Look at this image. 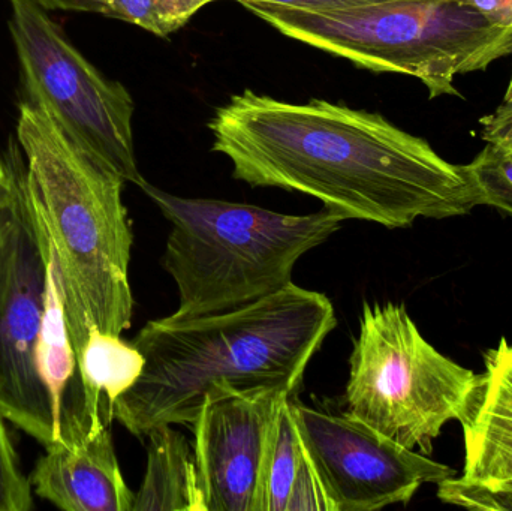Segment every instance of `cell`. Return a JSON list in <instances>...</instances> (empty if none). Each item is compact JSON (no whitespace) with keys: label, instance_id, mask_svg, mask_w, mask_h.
Masks as SVG:
<instances>
[{"label":"cell","instance_id":"cell-13","mask_svg":"<svg viewBox=\"0 0 512 511\" xmlns=\"http://www.w3.org/2000/svg\"><path fill=\"white\" fill-rule=\"evenodd\" d=\"M258 511H331L298 432L294 395H283L274 414L262 465Z\"/></svg>","mask_w":512,"mask_h":511},{"label":"cell","instance_id":"cell-6","mask_svg":"<svg viewBox=\"0 0 512 511\" xmlns=\"http://www.w3.org/2000/svg\"><path fill=\"white\" fill-rule=\"evenodd\" d=\"M477 378L427 342L405 306L364 303L343 411L429 455L444 426L462 416Z\"/></svg>","mask_w":512,"mask_h":511},{"label":"cell","instance_id":"cell-22","mask_svg":"<svg viewBox=\"0 0 512 511\" xmlns=\"http://www.w3.org/2000/svg\"><path fill=\"white\" fill-rule=\"evenodd\" d=\"M243 3H270V5L289 6V8L306 9V11H334V9L352 8L376 0H234Z\"/></svg>","mask_w":512,"mask_h":511},{"label":"cell","instance_id":"cell-16","mask_svg":"<svg viewBox=\"0 0 512 511\" xmlns=\"http://www.w3.org/2000/svg\"><path fill=\"white\" fill-rule=\"evenodd\" d=\"M213 2L218 0H108V17L167 38Z\"/></svg>","mask_w":512,"mask_h":511},{"label":"cell","instance_id":"cell-24","mask_svg":"<svg viewBox=\"0 0 512 511\" xmlns=\"http://www.w3.org/2000/svg\"><path fill=\"white\" fill-rule=\"evenodd\" d=\"M45 11L86 12L108 17V0H32Z\"/></svg>","mask_w":512,"mask_h":511},{"label":"cell","instance_id":"cell-14","mask_svg":"<svg viewBox=\"0 0 512 511\" xmlns=\"http://www.w3.org/2000/svg\"><path fill=\"white\" fill-rule=\"evenodd\" d=\"M147 467L132 511H204L194 447L173 425L147 435Z\"/></svg>","mask_w":512,"mask_h":511},{"label":"cell","instance_id":"cell-7","mask_svg":"<svg viewBox=\"0 0 512 511\" xmlns=\"http://www.w3.org/2000/svg\"><path fill=\"white\" fill-rule=\"evenodd\" d=\"M9 30L20 63L24 99L90 158L143 189L135 155V104L77 48L48 11L32 0H11Z\"/></svg>","mask_w":512,"mask_h":511},{"label":"cell","instance_id":"cell-12","mask_svg":"<svg viewBox=\"0 0 512 511\" xmlns=\"http://www.w3.org/2000/svg\"><path fill=\"white\" fill-rule=\"evenodd\" d=\"M484 365L459 419L465 438L459 479L492 488L512 482V344L502 338L484 354Z\"/></svg>","mask_w":512,"mask_h":511},{"label":"cell","instance_id":"cell-23","mask_svg":"<svg viewBox=\"0 0 512 511\" xmlns=\"http://www.w3.org/2000/svg\"><path fill=\"white\" fill-rule=\"evenodd\" d=\"M456 2L475 9L498 26L512 29V0H456Z\"/></svg>","mask_w":512,"mask_h":511},{"label":"cell","instance_id":"cell-2","mask_svg":"<svg viewBox=\"0 0 512 511\" xmlns=\"http://www.w3.org/2000/svg\"><path fill=\"white\" fill-rule=\"evenodd\" d=\"M337 320L333 303L295 284L234 311L149 321L132 344L144 356L114 420L137 438L164 425L191 426L210 393L295 395Z\"/></svg>","mask_w":512,"mask_h":511},{"label":"cell","instance_id":"cell-19","mask_svg":"<svg viewBox=\"0 0 512 511\" xmlns=\"http://www.w3.org/2000/svg\"><path fill=\"white\" fill-rule=\"evenodd\" d=\"M438 498L451 506L469 510L512 511V482L499 486H478L465 483L459 476L438 485Z\"/></svg>","mask_w":512,"mask_h":511},{"label":"cell","instance_id":"cell-5","mask_svg":"<svg viewBox=\"0 0 512 511\" xmlns=\"http://www.w3.org/2000/svg\"><path fill=\"white\" fill-rule=\"evenodd\" d=\"M243 6L286 38L357 68L417 78L430 99L462 96L457 75L486 71L512 54V29L456 0H376L334 11Z\"/></svg>","mask_w":512,"mask_h":511},{"label":"cell","instance_id":"cell-21","mask_svg":"<svg viewBox=\"0 0 512 511\" xmlns=\"http://www.w3.org/2000/svg\"><path fill=\"white\" fill-rule=\"evenodd\" d=\"M481 138L512 155V99L502 102L495 113L481 119Z\"/></svg>","mask_w":512,"mask_h":511},{"label":"cell","instance_id":"cell-9","mask_svg":"<svg viewBox=\"0 0 512 511\" xmlns=\"http://www.w3.org/2000/svg\"><path fill=\"white\" fill-rule=\"evenodd\" d=\"M294 417L331 511L408 504L427 483L457 476L453 468L400 446L345 411L316 410L294 396Z\"/></svg>","mask_w":512,"mask_h":511},{"label":"cell","instance_id":"cell-11","mask_svg":"<svg viewBox=\"0 0 512 511\" xmlns=\"http://www.w3.org/2000/svg\"><path fill=\"white\" fill-rule=\"evenodd\" d=\"M45 450L29 477L36 497L65 511L134 510L135 494L120 471L111 426Z\"/></svg>","mask_w":512,"mask_h":511},{"label":"cell","instance_id":"cell-18","mask_svg":"<svg viewBox=\"0 0 512 511\" xmlns=\"http://www.w3.org/2000/svg\"><path fill=\"white\" fill-rule=\"evenodd\" d=\"M0 413V511L33 509V489L18 462L11 435Z\"/></svg>","mask_w":512,"mask_h":511},{"label":"cell","instance_id":"cell-20","mask_svg":"<svg viewBox=\"0 0 512 511\" xmlns=\"http://www.w3.org/2000/svg\"><path fill=\"white\" fill-rule=\"evenodd\" d=\"M18 204L14 185L6 174L5 188L0 191V287L11 257L12 240L17 228Z\"/></svg>","mask_w":512,"mask_h":511},{"label":"cell","instance_id":"cell-8","mask_svg":"<svg viewBox=\"0 0 512 511\" xmlns=\"http://www.w3.org/2000/svg\"><path fill=\"white\" fill-rule=\"evenodd\" d=\"M3 161L17 195L18 218L0 287V413L47 447L57 441L53 401L38 369L47 290V228L30 191L17 138L9 140Z\"/></svg>","mask_w":512,"mask_h":511},{"label":"cell","instance_id":"cell-3","mask_svg":"<svg viewBox=\"0 0 512 511\" xmlns=\"http://www.w3.org/2000/svg\"><path fill=\"white\" fill-rule=\"evenodd\" d=\"M15 138L56 254L69 335L80 362L93 326L122 335L132 324L134 234L122 197L126 182L78 149L26 99L18 104Z\"/></svg>","mask_w":512,"mask_h":511},{"label":"cell","instance_id":"cell-25","mask_svg":"<svg viewBox=\"0 0 512 511\" xmlns=\"http://www.w3.org/2000/svg\"><path fill=\"white\" fill-rule=\"evenodd\" d=\"M512 99V74L510 78V83H508L507 92H505L504 99H502V102H508Z\"/></svg>","mask_w":512,"mask_h":511},{"label":"cell","instance_id":"cell-17","mask_svg":"<svg viewBox=\"0 0 512 511\" xmlns=\"http://www.w3.org/2000/svg\"><path fill=\"white\" fill-rule=\"evenodd\" d=\"M477 195L478 206H490L512 216V155L496 144L487 146L463 165Z\"/></svg>","mask_w":512,"mask_h":511},{"label":"cell","instance_id":"cell-10","mask_svg":"<svg viewBox=\"0 0 512 511\" xmlns=\"http://www.w3.org/2000/svg\"><path fill=\"white\" fill-rule=\"evenodd\" d=\"M288 393H210L194 432L204 511H258L262 465L280 398Z\"/></svg>","mask_w":512,"mask_h":511},{"label":"cell","instance_id":"cell-15","mask_svg":"<svg viewBox=\"0 0 512 511\" xmlns=\"http://www.w3.org/2000/svg\"><path fill=\"white\" fill-rule=\"evenodd\" d=\"M78 363L93 408L113 423L117 399L143 374L146 363L143 354L120 335L102 332L93 326Z\"/></svg>","mask_w":512,"mask_h":511},{"label":"cell","instance_id":"cell-1","mask_svg":"<svg viewBox=\"0 0 512 511\" xmlns=\"http://www.w3.org/2000/svg\"><path fill=\"white\" fill-rule=\"evenodd\" d=\"M209 129L234 179L309 195L346 221L406 228L478 206L463 165L379 113L325 99L292 104L248 89L216 110Z\"/></svg>","mask_w":512,"mask_h":511},{"label":"cell","instance_id":"cell-4","mask_svg":"<svg viewBox=\"0 0 512 511\" xmlns=\"http://www.w3.org/2000/svg\"><path fill=\"white\" fill-rule=\"evenodd\" d=\"M171 224L162 266L176 282L180 318L234 311L292 282L295 264L346 221L330 209L288 215L251 204L186 198L143 186Z\"/></svg>","mask_w":512,"mask_h":511}]
</instances>
